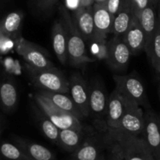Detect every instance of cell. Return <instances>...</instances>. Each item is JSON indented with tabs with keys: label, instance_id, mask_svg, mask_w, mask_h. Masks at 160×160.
<instances>
[{
	"label": "cell",
	"instance_id": "21",
	"mask_svg": "<svg viewBox=\"0 0 160 160\" xmlns=\"http://www.w3.org/2000/svg\"><path fill=\"white\" fill-rule=\"evenodd\" d=\"M0 99L2 107L6 112L13 111L17 107L19 94L17 86L12 78H6L2 82L0 87Z\"/></svg>",
	"mask_w": 160,
	"mask_h": 160
},
{
	"label": "cell",
	"instance_id": "33",
	"mask_svg": "<svg viewBox=\"0 0 160 160\" xmlns=\"http://www.w3.org/2000/svg\"><path fill=\"white\" fill-rule=\"evenodd\" d=\"M108 0H95V3H98V4H106Z\"/></svg>",
	"mask_w": 160,
	"mask_h": 160
},
{
	"label": "cell",
	"instance_id": "1",
	"mask_svg": "<svg viewBox=\"0 0 160 160\" xmlns=\"http://www.w3.org/2000/svg\"><path fill=\"white\" fill-rule=\"evenodd\" d=\"M61 20L65 27L68 41V60L74 67H81L85 64L94 62L95 60L90 57L85 45V40L78 32L68 10L63 6L59 7Z\"/></svg>",
	"mask_w": 160,
	"mask_h": 160
},
{
	"label": "cell",
	"instance_id": "18",
	"mask_svg": "<svg viewBox=\"0 0 160 160\" xmlns=\"http://www.w3.org/2000/svg\"><path fill=\"white\" fill-rule=\"evenodd\" d=\"M38 93H40L42 95L48 98L53 104L56 105L59 109L70 113L80 120L84 119V116L81 112V111L78 108L76 104L74 103L72 97L67 95V93L50 92V91L45 90H41Z\"/></svg>",
	"mask_w": 160,
	"mask_h": 160
},
{
	"label": "cell",
	"instance_id": "34",
	"mask_svg": "<svg viewBox=\"0 0 160 160\" xmlns=\"http://www.w3.org/2000/svg\"><path fill=\"white\" fill-rule=\"evenodd\" d=\"M159 97H160V84H159Z\"/></svg>",
	"mask_w": 160,
	"mask_h": 160
},
{
	"label": "cell",
	"instance_id": "2",
	"mask_svg": "<svg viewBox=\"0 0 160 160\" xmlns=\"http://www.w3.org/2000/svg\"><path fill=\"white\" fill-rule=\"evenodd\" d=\"M143 111L140 105L130 101L121 122L117 129L109 130L106 142L117 141L121 138L141 136L144 129Z\"/></svg>",
	"mask_w": 160,
	"mask_h": 160
},
{
	"label": "cell",
	"instance_id": "28",
	"mask_svg": "<svg viewBox=\"0 0 160 160\" xmlns=\"http://www.w3.org/2000/svg\"><path fill=\"white\" fill-rule=\"evenodd\" d=\"M131 2L134 7V15L138 17L144 9L155 3V0H131Z\"/></svg>",
	"mask_w": 160,
	"mask_h": 160
},
{
	"label": "cell",
	"instance_id": "26",
	"mask_svg": "<svg viewBox=\"0 0 160 160\" xmlns=\"http://www.w3.org/2000/svg\"><path fill=\"white\" fill-rule=\"evenodd\" d=\"M38 109L37 118H38V123L41 130L49 141L59 145L60 130L45 115V114L42 112L40 108H38Z\"/></svg>",
	"mask_w": 160,
	"mask_h": 160
},
{
	"label": "cell",
	"instance_id": "30",
	"mask_svg": "<svg viewBox=\"0 0 160 160\" xmlns=\"http://www.w3.org/2000/svg\"><path fill=\"white\" fill-rule=\"evenodd\" d=\"M122 1L123 0H108L107 3L105 5L106 6V8L109 11V13L115 17L116 14L120 9V6L122 4Z\"/></svg>",
	"mask_w": 160,
	"mask_h": 160
},
{
	"label": "cell",
	"instance_id": "29",
	"mask_svg": "<svg viewBox=\"0 0 160 160\" xmlns=\"http://www.w3.org/2000/svg\"><path fill=\"white\" fill-rule=\"evenodd\" d=\"M110 148V158L109 160H124L120 147L117 143H109Z\"/></svg>",
	"mask_w": 160,
	"mask_h": 160
},
{
	"label": "cell",
	"instance_id": "36",
	"mask_svg": "<svg viewBox=\"0 0 160 160\" xmlns=\"http://www.w3.org/2000/svg\"><path fill=\"white\" fill-rule=\"evenodd\" d=\"M2 160H4V159H2Z\"/></svg>",
	"mask_w": 160,
	"mask_h": 160
},
{
	"label": "cell",
	"instance_id": "14",
	"mask_svg": "<svg viewBox=\"0 0 160 160\" xmlns=\"http://www.w3.org/2000/svg\"><path fill=\"white\" fill-rule=\"evenodd\" d=\"M123 39L129 47L132 55H136L145 50L146 35L136 16H134L131 26L123 35Z\"/></svg>",
	"mask_w": 160,
	"mask_h": 160
},
{
	"label": "cell",
	"instance_id": "31",
	"mask_svg": "<svg viewBox=\"0 0 160 160\" xmlns=\"http://www.w3.org/2000/svg\"><path fill=\"white\" fill-rule=\"evenodd\" d=\"M58 0H37V4L42 9H48L52 7Z\"/></svg>",
	"mask_w": 160,
	"mask_h": 160
},
{
	"label": "cell",
	"instance_id": "9",
	"mask_svg": "<svg viewBox=\"0 0 160 160\" xmlns=\"http://www.w3.org/2000/svg\"><path fill=\"white\" fill-rule=\"evenodd\" d=\"M70 94L84 118L91 114L90 88L79 73H73L69 79Z\"/></svg>",
	"mask_w": 160,
	"mask_h": 160
},
{
	"label": "cell",
	"instance_id": "17",
	"mask_svg": "<svg viewBox=\"0 0 160 160\" xmlns=\"http://www.w3.org/2000/svg\"><path fill=\"white\" fill-rule=\"evenodd\" d=\"M90 110L91 114H93L98 119L106 116L107 105L109 98L106 96L104 87L98 82L92 83L90 86Z\"/></svg>",
	"mask_w": 160,
	"mask_h": 160
},
{
	"label": "cell",
	"instance_id": "35",
	"mask_svg": "<svg viewBox=\"0 0 160 160\" xmlns=\"http://www.w3.org/2000/svg\"><path fill=\"white\" fill-rule=\"evenodd\" d=\"M159 119H160V115H159Z\"/></svg>",
	"mask_w": 160,
	"mask_h": 160
},
{
	"label": "cell",
	"instance_id": "27",
	"mask_svg": "<svg viewBox=\"0 0 160 160\" xmlns=\"http://www.w3.org/2000/svg\"><path fill=\"white\" fill-rule=\"evenodd\" d=\"M1 154L4 160H31L15 143L3 142L1 145Z\"/></svg>",
	"mask_w": 160,
	"mask_h": 160
},
{
	"label": "cell",
	"instance_id": "10",
	"mask_svg": "<svg viewBox=\"0 0 160 160\" xmlns=\"http://www.w3.org/2000/svg\"><path fill=\"white\" fill-rule=\"evenodd\" d=\"M124 160H155L149 148L141 136L121 138L117 141Z\"/></svg>",
	"mask_w": 160,
	"mask_h": 160
},
{
	"label": "cell",
	"instance_id": "7",
	"mask_svg": "<svg viewBox=\"0 0 160 160\" xmlns=\"http://www.w3.org/2000/svg\"><path fill=\"white\" fill-rule=\"evenodd\" d=\"M131 55L123 37L114 35L107 43L106 61L112 70L121 72L127 69Z\"/></svg>",
	"mask_w": 160,
	"mask_h": 160
},
{
	"label": "cell",
	"instance_id": "8",
	"mask_svg": "<svg viewBox=\"0 0 160 160\" xmlns=\"http://www.w3.org/2000/svg\"><path fill=\"white\" fill-rule=\"evenodd\" d=\"M141 137L152 154L155 160H160V119L153 111H147L144 116V129Z\"/></svg>",
	"mask_w": 160,
	"mask_h": 160
},
{
	"label": "cell",
	"instance_id": "3",
	"mask_svg": "<svg viewBox=\"0 0 160 160\" xmlns=\"http://www.w3.org/2000/svg\"><path fill=\"white\" fill-rule=\"evenodd\" d=\"M26 70L31 83L41 90L70 93L69 80L56 67L37 69L26 64Z\"/></svg>",
	"mask_w": 160,
	"mask_h": 160
},
{
	"label": "cell",
	"instance_id": "19",
	"mask_svg": "<svg viewBox=\"0 0 160 160\" xmlns=\"http://www.w3.org/2000/svg\"><path fill=\"white\" fill-rule=\"evenodd\" d=\"M15 144L23 151L31 160H56L55 154L42 144L20 137L15 138Z\"/></svg>",
	"mask_w": 160,
	"mask_h": 160
},
{
	"label": "cell",
	"instance_id": "15",
	"mask_svg": "<svg viewBox=\"0 0 160 160\" xmlns=\"http://www.w3.org/2000/svg\"><path fill=\"white\" fill-rule=\"evenodd\" d=\"M52 42L53 50L58 60L62 64L68 61V41L65 27L62 20L54 22L52 28Z\"/></svg>",
	"mask_w": 160,
	"mask_h": 160
},
{
	"label": "cell",
	"instance_id": "6",
	"mask_svg": "<svg viewBox=\"0 0 160 160\" xmlns=\"http://www.w3.org/2000/svg\"><path fill=\"white\" fill-rule=\"evenodd\" d=\"M116 89L131 101L145 106L148 103L146 91L139 78L133 75H115L113 76Z\"/></svg>",
	"mask_w": 160,
	"mask_h": 160
},
{
	"label": "cell",
	"instance_id": "12",
	"mask_svg": "<svg viewBox=\"0 0 160 160\" xmlns=\"http://www.w3.org/2000/svg\"><path fill=\"white\" fill-rule=\"evenodd\" d=\"M92 7L95 28V41L106 42L107 35L112 33L115 17L109 13L105 4L94 3Z\"/></svg>",
	"mask_w": 160,
	"mask_h": 160
},
{
	"label": "cell",
	"instance_id": "32",
	"mask_svg": "<svg viewBox=\"0 0 160 160\" xmlns=\"http://www.w3.org/2000/svg\"><path fill=\"white\" fill-rule=\"evenodd\" d=\"M95 3V0H79V6L88 7V6H93Z\"/></svg>",
	"mask_w": 160,
	"mask_h": 160
},
{
	"label": "cell",
	"instance_id": "13",
	"mask_svg": "<svg viewBox=\"0 0 160 160\" xmlns=\"http://www.w3.org/2000/svg\"><path fill=\"white\" fill-rule=\"evenodd\" d=\"M73 20L77 30L85 42L95 41V28L92 6L88 7L79 6L73 13Z\"/></svg>",
	"mask_w": 160,
	"mask_h": 160
},
{
	"label": "cell",
	"instance_id": "11",
	"mask_svg": "<svg viewBox=\"0 0 160 160\" xmlns=\"http://www.w3.org/2000/svg\"><path fill=\"white\" fill-rule=\"evenodd\" d=\"M131 100L125 97L117 89L109 96L106 111V122L109 130H114L119 126Z\"/></svg>",
	"mask_w": 160,
	"mask_h": 160
},
{
	"label": "cell",
	"instance_id": "4",
	"mask_svg": "<svg viewBox=\"0 0 160 160\" xmlns=\"http://www.w3.org/2000/svg\"><path fill=\"white\" fill-rule=\"evenodd\" d=\"M34 102L42 112L60 130L70 128H83L80 119L70 113L59 109L40 93L35 94Z\"/></svg>",
	"mask_w": 160,
	"mask_h": 160
},
{
	"label": "cell",
	"instance_id": "23",
	"mask_svg": "<svg viewBox=\"0 0 160 160\" xmlns=\"http://www.w3.org/2000/svg\"><path fill=\"white\" fill-rule=\"evenodd\" d=\"M138 18L146 35V49L149 42H151L157 28L158 11H156L155 7V3L144 9Z\"/></svg>",
	"mask_w": 160,
	"mask_h": 160
},
{
	"label": "cell",
	"instance_id": "24",
	"mask_svg": "<svg viewBox=\"0 0 160 160\" xmlns=\"http://www.w3.org/2000/svg\"><path fill=\"white\" fill-rule=\"evenodd\" d=\"M73 160H106L99 146L93 141L85 140L82 145L72 153Z\"/></svg>",
	"mask_w": 160,
	"mask_h": 160
},
{
	"label": "cell",
	"instance_id": "5",
	"mask_svg": "<svg viewBox=\"0 0 160 160\" xmlns=\"http://www.w3.org/2000/svg\"><path fill=\"white\" fill-rule=\"evenodd\" d=\"M15 50L30 67L37 69L56 67L48 58L45 50L24 38L20 37L15 41Z\"/></svg>",
	"mask_w": 160,
	"mask_h": 160
},
{
	"label": "cell",
	"instance_id": "20",
	"mask_svg": "<svg viewBox=\"0 0 160 160\" xmlns=\"http://www.w3.org/2000/svg\"><path fill=\"white\" fill-rule=\"evenodd\" d=\"M23 14L21 11H12L8 13L2 19L0 24V32L1 35L8 38L9 39L16 40L21 37L19 35Z\"/></svg>",
	"mask_w": 160,
	"mask_h": 160
},
{
	"label": "cell",
	"instance_id": "25",
	"mask_svg": "<svg viewBox=\"0 0 160 160\" xmlns=\"http://www.w3.org/2000/svg\"><path fill=\"white\" fill-rule=\"evenodd\" d=\"M153 67L160 73V6L158 9V22L156 32L145 49Z\"/></svg>",
	"mask_w": 160,
	"mask_h": 160
},
{
	"label": "cell",
	"instance_id": "16",
	"mask_svg": "<svg viewBox=\"0 0 160 160\" xmlns=\"http://www.w3.org/2000/svg\"><path fill=\"white\" fill-rule=\"evenodd\" d=\"M134 16L131 0H123L120 9L114 18L112 34L115 36L123 37L131 26Z\"/></svg>",
	"mask_w": 160,
	"mask_h": 160
},
{
	"label": "cell",
	"instance_id": "22",
	"mask_svg": "<svg viewBox=\"0 0 160 160\" xmlns=\"http://www.w3.org/2000/svg\"><path fill=\"white\" fill-rule=\"evenodd\" d=\"M83 128H70L61 130L59 133V146L69 152H74L85 141Z\"/></svg>",
	"mask_w": 160,
	"mask_h": 160
}]
</instances>
